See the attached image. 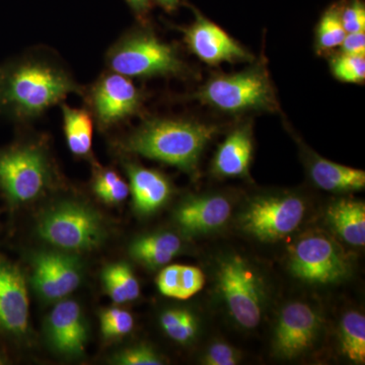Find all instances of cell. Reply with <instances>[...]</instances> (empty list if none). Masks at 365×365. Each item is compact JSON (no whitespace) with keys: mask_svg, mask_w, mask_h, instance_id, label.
Masks as SVG:
<instances>
[{"mask_svg":"<svg viewBox=\"0 0 365 365\" xmlns=\"http://www.w3.org/2000/svg\"><path fill=\"white\" fill-rule=\"evenodd\" d=\"M76 91L64 72L39 62L0 67V113L7 116H37Z\"/></svg>","mask_w":365,"mask_h":365,"instance_id":"1","label":"cell"},{"mask_svg":"<svg viewBox=\"0 0 365 365\" xmlns=\"http://www.w3.org/2000/svg\"><path fill=\"white\" fill-rule=\"evenodd\" d=\"M215 133V127L209 125L182 120H155L128 137L125 150L185 172H193Z\"/></svg>","mask_w":365,"mask_h":365,"instance_id":"2","label":"cell"},{"mask_svg":"<svg viewBox=\"0 0 365 365\" xmlns=\"http://www.w3.org/2000/svg\"><path fill=\"white\" fill-rule=\"evenodd\" d=\"M38 234L52 246L71 252L91 251L104 241L105 228L95 210L79 202H62L45 211Z\"/></svg>","mask_w":365,"mask_h":365,"instance_id":"3","label":"cell"},{"mask_svg":"<svg viewBox=\"0 0 365 365\" xmlns=\"http://www.w3.org/2000/svg\"><path fill=\"white\" fill-rule=\"evenodd\" d=\"M109 64L116 73L130 78L177 74L182 63L172 46L150 34H135L115 46Z\"/></svg>","mask_w":365,"mask_h":365,"instance_id":"4","label":"cell"},{"mask_svg":"<svg viewBox=\"0 0 365 365\" xmlns=\"http://www.w3.org/2000/svg\"><path fill=\"white\" fill-rule=\"evenodd\" d=\"M216 278L235 322L246 329L258 326L263 313V289L251 266L242 257H227L220 262Z\"/></svg>","mask_w":365,"mask_h":365,"instance_id":"5","label":"cell"},{"mask_svg":"<svg viewBox=\"0 0 365 365\" xmlns=\"http://www.w3.org/2000/svg\"><path fill=\"white\" fill-rule=\"evenodd\" d=\"M49 181V165L39 148L18 146L0 153V189L14 202L34 200Z\"/></svg>","mask_w":365,"mask_h":365,"instance_id":"6","label":"cell"},{"mask_svg":"<svg viewBox=\"0 0 365 365\" xmlns=\"http://www.w3.org/2000/svg\"><path fill=\"white\" fill-rule=\"evenodd\" d=\"M197 97L227 112L269 108L273 103L272 88L267 76L256 69L216 76L201 88Z\"/></svg>","mask_w":365,"mask_h":365,"instance_id":"7","label":"cell"},{"mask_svg":"<svg viewBox=\"0 0 365 365\" xmlns=\"http://www.w3.org/2000/svg\"><path fill=\"white\" fill-rule=\"evenodd\" d=\"M290 269L299 279L317 284L337 282L349 272L344 254L324 235L300 240L290 252Z\"/></svg>","mask_w":365,"mask_h":365,"instance_id":"8","label":"cell"},{"mask_svg":"<svg viewBox=\"0 0 365 365\" xmlns=\"http://www.w3.org/2000/svg\"><path fill=\"white\" fill-rule=\"evenodd\" d=\"M304 215L306 204L299 197H265L250 204L242 227L261 241H277L297 230Z\"/></svg>","mask_w":365,"mask_h":365,"instance_id":"9","label":"cell"},{"mask_svg":"<svg viewBox=\"0 0 365 365\" xmlns=\"http://www.w3.org/2000/svg\"><path fill=\"white\" fill-rule=\"evenodd\" d=\"M318 314L304 302H292L281 312L274 335L276 352L295 359L313 346L319 330Z\"/></svg>","mask_w":365,"mask_h":365,"instance_id":"10","label":"cell"},{"mask_svg":"<svg viewBox=\"0 0 365 365\" xmlns=\"http://www.w3.org/2000/svg\"><path fill=\"white\" fill-rule=\"evenodd\" d=\"M32 282L47 300L63 299L78 287L81 280L78 259L60 252H41L33 260Z\"/></svg>","mask_w":365,"mask_h":365,"instance_id":"11","label":"cell"},{"mask_svg":"<svg viewBox=\"0 0 365 365\" xmlns=\"http://www.w3.org/2000/svg\"><path fill=\"white\" fill-rule=\"evenodd\" d=\"M91 101L98 121L110 126L134 114L140 104V96L127 76L115 72L95 86Z\"/></svg>","mask_w":365,"mask_h":365,"instance_id":"12","label":"cell"},{"mask_svg":"<svg viewBox=\"0 0 365 365\" xmlns=\"http://www.w3.org/2000/svg\"><path fill=\"white\" fill-rule=\"evenodd\" d=\"M185 35L190 49L206 63L249 61L252 59L251 55L241 45L200 14H196V21L188 30L185 31Z\"/></svg>","mask_w":365,"mask_h":365,"instance_id":"13","label":"cell"},{"mask_svg":"<svg viewBox=\"0 0 365 365\" xmlns=\"http://www.w3.org/2000/svg\"><path fill=\"white\" fill-rule=\"evenodd\" d=\"M30 300L23 274L16 266L0 261V329L7 333L26 332Z\"/></svg>","mask_w":365,"mask_h":365,"instance_id":"14","label":"cell"},{"mask_svg":"<svg viewBox=\"0 0 365 365\" xmlns=\"http://www.w3.org/2000/svg\"><path fill=\"white\" fill-rule=\"evenodd\" d=\"M47 331L53 347L60 353L76 356L85 349L88 329L81 307L73 300H63L53 309Z\"/></svg>","mask_w":365,"mask_h":365,"instance_id":"15","label":"cell"},{"mask_svg":"<svg viewBox=\"0 0 365 365\" xmlns=\"http://www.w3.org/2000/svg\"><path fill=\"white\" fill-rule=\"evenodd\" d=\"M232 209L225 197H199L180 206L176 220L180 227L191 234H205L223 227L232 215Z\"/></svg>","mask_w":365,"mask_h":365,"instance_id":"16","label":"cell"},{"mask_svg":"<svg viewBox=\"0 0 365 365\" xmlns=\"http://www.w3.org/2000/svg\"><path fill=\"white\" fill-rule=\"evenodd\" d=\"M127 174L134 206L139 213L150 215L167 202L170 194V182L160 173L128 165Z\"/></svg>","mask_w":365,"mask_h":365,"instance_id":"17","label":"cell"},{"mask_svg":"<svg viewBox=\"0 0 365 365\" xmlns=\"http://www.w3.org/2000/svg\"><path fill=\"white\" fill-rule=\"evenodd\" d=\"M253 153L248 127L237 129L228 135L216 153L213 170L222 177H242L249 173Z\"/></svg>","mask_w":365,"mask_h":365,"instance_id":"18","label":"cell"},{"mask_svg":"<svg viewBox=\"0 0 365 365\" xmlns=\"http://www.w3.org/2000/svg\"><path fill=\"white\" fill-rule=\"evenodd\" d=\"M327 217L331 227L352 246L365 245V205L361 201L340 200L329 206Z\"/></svg>","mask_w":365,"mask_h":365,"instance_id":"19","label":"cell"},{"mask_svg":"<svg viewBox=\"0 0 365 365\" xmlns=\"http://www.w3.org/2000/svg\"><path fill=\"white\" fill-rule=\"evenodd\" d=\"M311 176L319 188L329 192H350L365 187V173L327 160L317 158L311 165Z\"/></svg>","mask_w":365,"mask_h":365,"instance_id":"20","label":"cell"},{"mask_svg":"<svg viewBox=\"0 0 365 365\" xmlns=\"http://www.w3.org/2000/svg\"><path fill=\"white\" fill-rule=\"evenodd\" d=\"M205 276L200 269L192 266L170 265L158 274V290L165 297L188 299L204 287Z\"/></svg>","mask_w":365,"mask_h":365,"instance_id":"21","label":"cell"},{"mask_svg":"<svg viewBox=\"0 0 365 365\" xmlns=\"http://www.w3.org/2000/svg\"><path fill=\"white\" fill-rule=\"evenodd\" d=\"M181 249V239L178 235L162 232L146 235L132 242L130 255L150 267H158L170 263Z\"/></svg>","mask_w":365,"mask_h":365,"instance_id":"22","label":"cell"},{"mask_svg":"<svg viewBox=\"0 0 365 365\" xmlns=\"http://www.w3.org/2000/svg\"><path fill=\"white\" fill-rule=\"evenodd\" d=\"M64 131L69 150L76 155L90 153L93 144V122L85 110L63 107Z\"/></svg>","mask_w":365,"mask_h":365,"instance_id":"23","label":"cell"},{"mask_svg":"<svg viewBox=\"0 0 365 365\" xmlns=\"http://www.w3.org/2000/svg\"><path fill=\"white\" fill-rule=\"evenodd\" d=\"M341 351L355 364L365 361V318L359 312L344 314L340 323Z\"/></svg>","mask_w":365,"mask_h":365,"instance_id":"24","label":"cell"},{"mask_svg":"<svg viewBox=\"0 0 365 365\" xmlns=\"http://www.w3.org/2000/svg\"><path fill=\"white\" fill-rule=\"evenodd\" d=\"M103 281L108 294L116 304L132 302L140 294L138 281L126 264L108 266L103 272Z\"/></svg>","mask_w":365,"mask_h":365,"instance_id":"25","label":"cell"},{"mask_svg":"<svg viewBox=\"0 0 365 365\" xmlns=\"http://www.w3.org/2000/svg\"><path fill=\"white\" fill-rule=\"evenodd\" d=\"M96 194L106 203L122 202L128 196V185L113 170H105L98 175L93 185Z\"/></svg>","mask_w":365,"mask_h":365,"instance_id":"26","label":"cell"},{"mask_svg":"<svg viewBox=\"0 0 365 365\" xmlns=\"http://www.w3.org/2000/svg\"><path fill=\"white\" fill-rule=\"evenodd\" d=\"M347 35L340 14L337 11H328L324 14L317 33V43L319 49L329 50L339 47L344 38Z\"/></svg>","mask_w":365,"mask_h":365,"instance_id":"27","label":"cell"},{"mask_svg":"<svg viewBox=\"0 0 365 365\" xmlns=\"http://www.w3.org/2000/svg\"><path fill=\"white\" fill-rule=\"evenodd\" d=\"M334 76L345 83H361L365 79L364 55L340 53L331 62Z\"/></svg>","mask_w":365,"mask_h":365,"instance_id":"28","label":"cell"},{"mask_svg":"<svg viewBox=\"0 0 365 365\" xmlns=\"http://www.w3.org/2000/svg\"><path fill=\"white\" fill-rule=\"evenodd\" d=\"M133 317L124 309L113 307L101 314V329L106 338H117L131 332Z\"/></svg>","mask_w":365,"mask_h":365,"instance_id":"29","label":"cell"},{"mask_svg":"<svg viewBox=\"0 0 365 365\" xmlns=\"http://www.w3.org/2000/svg\"><path fill=\"white\" fill-rule=\"evenodd\" d=\"M115 361L122 365H160L163 360L150 348L138 346L129 348L117 355Z\"/></svg>","mask_w":365,"mask_h":365,"instance_id":"30","label":"cell"},{"mask_svg":"<svg viewBox=\"0 0 365 365\" xmlns=\"http://www.w3.org/2000/svg\"><path fill=\"white\" fill-rule=\"evenodd\" d=\"M207 365H235L240 362V354L225 342H215L209 347L203 359Z\"/></svg>","mask_w":365,"mask_h":365,"instance_id":"31","label":"cell"},{"mask_svg":"<svg viewBox=\"0 0 365 365\" xmlns=\"http://www.w3.org/2000/svg\"><path fill=\"white\" fill-rule=\"evenodd\" d=\"M340 18L346 33L364 32L365 9L361 2H352L346 7L344 13L340 14Z\"/></svg>","mask_w":365,"mask_h":365,"instance_id":"32","label":"cell"},{"mask_svg":"<svg viewBox=\"0 0 365 365\" xmlns=\"http://www.w3.org/2000/svg\"><path fill=\"white\" fill-rule=\"evenodd\" d=\"M197 332V322L193 314L188 311H184L181 319L177 325L165 331L167 335L173 340L179 343H186L194 338Z\"/></svg>","mask_w":365,"mask_h":365,"instance_id":"33","label":"cell"},{"mask_svg":"<svg viewBox=\"0 0 365 365\" xmlns=\"http://www.w3.org/2000/svg\"><path fill=\"white\" fill-rule=\"evenodd\" d=\"M341 53L343 54H365L364 32L348 33L341 43Z\"/></svg>","mask_w":365,"mask_h":365,"instance_id":"34","label":"cell"},{"mask_svg":"<svg viewBox=\"0 0 365 365\" xmlns=\"http://www.w3.org/2000/svg\"><path fill=\"white\" fill-rule=\"evenodd\" d=\"M130 4L132 9L138 13H143L146 11L150 4V0H127Z\"/></svg>","mask_w":365,"mask_h":365,"instance_id":"35","label":"cell"},{"mask_svg":"<svg viewBox=\"0 0 365 365\" xmlns=\"http://www.w3.org/2000/svg\"><path fill=\"white\" fill-rule=\"evenodd\" d=\"M158 2H160L165 9L172 11V9H176L179 0H158Z\"/></svg>","mask_w":365,"mask_h":365,"instance_id":"36","label":"cell"},{"mask_svg":"<svg viewBox=\"0 0 365 365\" xmlns=\"http://www.w3.org/2000/svg\"><path fill=\"white\" fill-rule=\"evenodd\" d=\"M0 364H2V361H1V359H0Z\"/></svg>","mask_w":365,"mask_h":365,"instance_id":"37","label":"cell"}]
</instances>
